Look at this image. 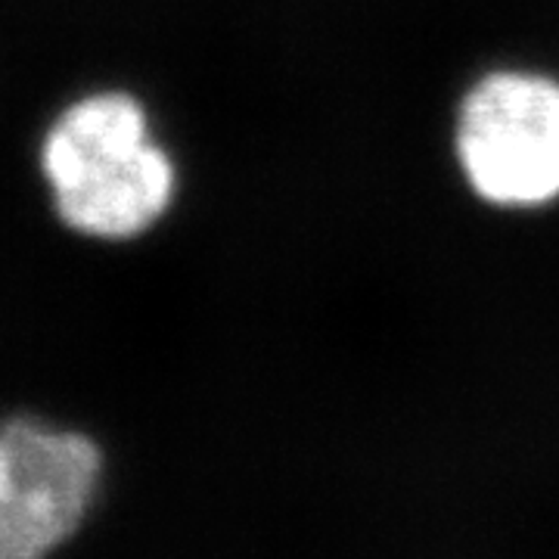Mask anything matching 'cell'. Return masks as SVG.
<instances>
[{"mask_svg": "<svg viewBox=\"0 0 559 559\" xmlns=\"http://www.w3.org/2000/svg\"><path fill=\"white\" fill-rule=\"evenodd\" d=\"M40 168L60 218L103 240L143 234L175 193V165L150 140L143 106L119 91L69 106L44 138Z\"/></svg>", "mask_w": 559, "mask_h": 559, "instance_id": "1", "label": "cell"}, {"mask_svg": "<svg viewBox=\"0 0 559 559\" xmlns=\"http://www.w3.org/2000/svg\"><path fill=\"white\" fill-rule=\"evenodd\" d=\"M457 150L485 200L535 205L559 193V84L500 72L466 97Z\"/></svg>", "mask_w": 559, "mask_h": 559, "instance_id": "2", "label": "cell"}, {"mask_svg": "<svg viewBox=\"0 0 559 559\" xmlns=\"http://www.w3.org/2000/svg\"><path fill=\"white\" fill-rule=\"evenodd\" d=\"M100 448L32 417L0 423V559H32L69 540L100 479Z\"/></svg>", "mask_w": 559, "mask_h": 559, "instance_id": "3", "label": "cell"}]
</instances>
